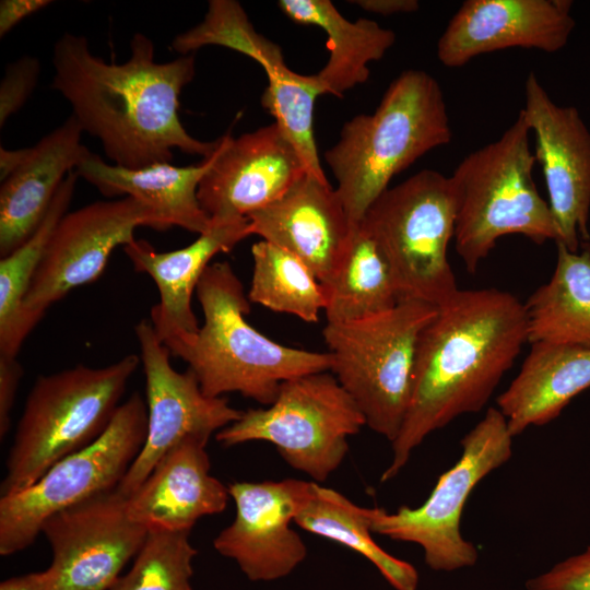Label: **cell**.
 <instances>
[{"label": "cell", "mask_w": 590, "mask_h": 590, "mask_svg": "<svg viewBox=\"0 0 590 590\" xmlns=\"http://www.w3.org/2000/svg\"><path fill=\"white\" fill-rule=\"evenodd\" d=\"M123 63L93 55L84 36L64 33L55 44L51 87L71 105L83 132L98 139L115 165L137 169L170 163L173 151L211 156L219 144L190 135L179 118L182 88L196 74L193 54L156 62L142 33Z\"/></svg>", "instance_id": "obj_1"}, {"label": "cell", "mask_w": 590, "mask_h": 590, "mask_svg": "<svg viewBox=\"0 0 590 590\" xmlns=\"http://www.w3.org/2000/svg\"><path fill=\"white\" fill-rule=\"evenodd\" d=\"M528 342L524 304L497 288L458 290L424 329L392 458V480L413 450L458 416L481 411Z\"/></svg>", "instance_id": "obj_2"}, {"label": "cell", "mask_w": 590, "mask_h": 590, "mask_svg": "<svg viewBox=\"0 0 590 590\" xmlns=\"http://www.w3.org/2000/svg\"><path fill=\"white\" fill-rule=\"evenodd\" d=\"M446 101L437 80L406 70L386 90L371 115H357L324 153L343 208L355 226L390 180L427 152L451 141Z\"/></svg>", "instance_id": "obj_3"}, {"label": "cell", "mask_w": 590, "mask_h": 590, "mask_svg": "<svg viewBox=\"0 0 590 590\" xmlns=\"http://www.w3.org/2000/svg\"><path fill=\"white\" fill-rule=\"evenodd\" d=\"M196 294L203 324L176 356L188 364L206 396L238 392L269 405L282 382L330 370L329 352L280 344L248 323L251 303L228 262L209 264Z\"/></svg>", "instance_id": "obj_4"}, {"label": "cell", "mask_w": 590, "mask_h": 590, "mask_svg": "<svg viewBox=\"0 0 590 590\" xmlns=\"http://www.w3.org/2000/svg\"><path fill=\"white\" fill-rule=\"evenodd\" d=\"M530 133L519 111L497 140L467 155L450 176L457 202L453 240L470 273L504 236L521 235L538 245L558 238L533 178Z\"/></svg>", "instance_id": "obj_5"}, {"label": "cell", "mask_w": 590, "mask_h": 590, "mask_svg": "<svg viewBox=\"0 0 590 590\" xmlns=\"http://www.w3.org/2000/svg\"><path fill=\"white\" fill-rule=\"evenodd\" d=\"M140 363V356L128 354L104 367L76 365L38 376L16 426L1 496L25 489L56 462L93 442L114 417Z\"/></svg>", "instance_id": "obj_6"}, {"label": "cell", "mask_w": 590, "mask_h": 590, "mask_svg": "<svg viewBox=\"0 0 590 590\" xmlns=\"http://www.w3.org/2000/svg\"><path fill=\"white\" fill-rule=\"evenodd\" d=\"M437 310L403 299L384 314L327 323L322 330L330 371L359 408L366 426L390 442L408 411L421 335Z\"/></svg>", "instance_id": "obj_7"}, {"label": "cell", "mask_w": 590, "mask_h": 590, "mask_svg": "<svg viewBox=\"0 0 590 590\" xmlns=\"http://www.w3.org/2000/svg\"><path fill=\"white\" fill-rule=\"evenodd\" d=\"M456 215L451 178L434 169L388 188L365 213L359 224L389 263L401 300L439 307L459 290L448 260Z\"/></svg>", "instance_id": "obj_8"}, {"label": "cell", "mask_w": 590, "mask_h": 590, "mask_svg": "<svg viewBox=\"0 0 590 590\" xmlns=\"http://www.w3.org/2000/svg\"><path fill=\"white\" fill-rule=\"evenodd\" d=\"M366 421L352 397L330 371L307 374L281 384L267 408L243 411L215 434L224 447L261 440L312 482L326 481L349 451V437Z\"/></svg>", "instance_id": "obj_9"}, {"label": "cell", "mask_w": 590, "mask_h": 590, "mask_svg": "<svg viewBox=\"0 0 590 590\" xmlns=\"http://www.w3.org/2000/svg\"><path fill=\"white\" fill-rule=\"evenodd\" d=\"M146 428V402L133 392L93 442L56 462L25 489L1 496L0 554L28 547L56 512L117 488L144 444Z\"/></svg>", "instance_id": "obj_10"}, {"label": "cell", "mask_w": 590, "mask_h": 590, "mask_svg": "<svg viewBox=\"0 0 590 590\" xmlns=\"http://www.w3.org/2000/svg\"><path fill=\"white\" fill-rule=\"evenodd\" d=\"M512 439L503 413L497 408L487 409L461 439L460 458L438 477L427 499L416 508L401 506L392 514L376 507L373 533L417 544L425 564L436 571L474 566L479 552L462 536V512L476 485L511 458Z\"/></svg>", "instance_id": "obj_11"}, {"label": "cell", "mask_w": 590, "mask_h": 590, "mask_svg": "<svg viewBox=\"0 0 590 590\" xmlns=\"http://www.w3.org/2000/svg\"><path fill=\"white\" fill-rule=\"evenodd\" d=\"M223 46L244 54L262 67L268 85L262 107L271 114L298 152L307 174L327 179L314 135V107L322 94L316 74L304 75L285 63L279 45L259 34L235 0H211L202 22L173 40L181 55L206 46Z\"/></svg>", "instance_id": "obj_12"}, {"label": "cell", "mask_w": 590, "mask_h": 590, "mask_svg": "<svg viewBox=\"0 0 590 590\" xmlns=\"http://www.w3.org/2000/svg\"><path fill=\"white\" fill-rule=\"evenodd\" d=\"M134 332L145 376L148 428L139 455L117 486L126 497L142 485L155 464L176 445L190 437L210 439L243 413L222 397L206 396L190 368L176 370L170 364L169 350L150 320L139 321Z\"/></svg>", "instance_id": "obj_13"}, {"label": "cell", "mask_w": 590, "mask_h": 590, "mask_svg": "<svg viewBox=\"0 0 590 590\" xmlns=\"http://www.w3.org/2000/svg\"><path fill=\"white\" fill-rule=\"evenodd\" d=\"M143 226L167 229L153 208L131 197L93 202L64 214L32 280L25 308L44 316L72 290L98 279L111 252L134 240V231Z\"/></svg>", "instance_id": "obj_14"}, {"label": "cell", "mask_w": 590, "mask_h": 590, "mask_svg": "<svg viewBox=\"0 0 590 590\" xmlns=\"http://www.w3.org/2000/svg\"><path fill=\"white\" fill-rule=\"evenodd\" d=\"M148 531L129 517L117 488L50 516L42 533L52 551V590H109Z\"/></svg>", "instance_id": "obj_15"}, {"label": "cell", "mask_w": 590, "mask_h": 590, "mask_svg": "<svg viewBox=\"0 0 590 590\" xmlns=\"http://www.w3.org/2000/svg\"><path fill=\"white\" fill-rule=\"evenodd\" d=\"M535 138L558 238L570 251L590 240V130L573 106L557 105L532 71L520 110Z\"/></svg>", "instance_id": "obj_16"}, {"label": "cell", "mask_w": 590, "mask_h": 590, "mask_svg": "<svg viewBox=\"0 0 590 590\" xmlns=\"http://www.w3.org/2000/svg\"><path fill=\"white\" fill-rule=\"evenodd\" d=\"M310 487L311 481L296 479L232 483L228 491L236 515L213 540L214 548L233 559L251 581L288 576L307 555L291 523Z\"/></svg>", "instance_id": "obj_17"}, {"label": "cell", "mask_w": 590, "mask_h": 590, "mask_svg": "<svg viewBox=\"0 0 590 590\" xmlns=\"http://www.w3.org/2000/svg\"><path fill=\"white\" fill-rule=\"evenodd\" d=\"M307 174L276 122L237 138H219L214 160L200 181L198 200L211 221L247 217L279 200Z\"/></svg>", "instance_id": "obj_18"}, {"label": "cell", "mask_w": 590, "mask_h": 590, "mask_svg": "<svg viewBox=\"0 0 590 590\" xmlns=\"http://www.w3.org/2000/svg\"><path fill=\"white\" fill-rule=\"evenodd\" d=\"M570 0H465L437 44L438 60L448 68L508 48L556 52L575 28Z\"/></svg>", "instance_id": "obj_19"}, {"label": "cell", "mask_w": 590, "mask_h": 590, "mask_svg": "<svg viewBox=\"0 0 590 590\" xmlns=\"http://www.w3.org/2000/svg\"><path fill=\"white\" fill-rule=\"evenodd\" d=\"M248 227L247 217L212 221L192 244L166 252L156 251L143 239L123 246L134 270L146 273L156 284L160 300L151 309L150 321L172 355L176 356L199 331L191 298L203 272L213 257L231 251L250 236Z\"/></svg>", "instance_id": "obj_20"}, {"label": "cell", "mask_w": 590, "mask_h": 590, "mask_svg": "<svg viewBox=\"0 0 590 590\" xmlns=\"http://www.w3.org/2000/svg\"><path fill=\"white\" fill-rule=\"evenodd\" d=\"M247 219L250 235L297 257L321 284L333 273L354 228L337 190L309 174Z\"/></svg>", "instance_id": "obj_21"}, {"label": "cell", "mask_w": 590, "mask_h": 590, "mask_svg": "<svg viewBox=\"0 0 590 590\" xmlns=\"http://www.w3.org/2000/svg\"><path fill=\"white\" fill-rule=\"evenodd\" d=\"M209 439L190 437L155 464L127 497L129 517L149 529L189 530L205 516L222 512L228 487L210 473Z\"/></svg>", "instance_id": "obj_22"}, {"label": "cell", "mask_w": 590, "mask_h": 590, "mask_svg": "<svg viewBox=\"0 0 590 590\" xmlns=\"http://www.w3.org/2000/svg\"><path fill=\"white\" fill-rule=\"evenodd\" d=\"M83 130L71 115L43 137L23 164L0 188V257L24 244L44 220L59 187L91 152L81 143Z\"/></svg>", "instance_id": "obj_23"}, {"label": "cell", "mask_w": 590, "mask_h": 590, "mask_svg": "<svg viewBox=\"0 0 590 590\" xmlns=\"http://www.w3.org/2000/svg\"><path fill=\"white\" fill-rule=\"evenodd\" d=\"M590 388V347L532 343L517 376L497 398L514 437L555 420Z\"/></svg>", "instance_id": "obj_24"}, {"label": "cell", "mask_w": 590, "mask_h": 590, "mask_svg": "<svg viewBox=\"0 0 590 590\" xmlns=\"http://www.w3.org/2000/svg\"><path fill=\"white\" fill-rule=\"evenodd\" d=\"M214 153L198 165L178 167L157 163L129 169L107 164L91 152L76 173L106 197H131L150 205L167 229L179 226L200 235L210 228L212 221L200 205L198 188L213 163Z\"/></svg>", "instance_id": "obj_25"}, {"label": "cell", "mask_w": 590, "mask_h": 590, "mask_svg": "<svg viewBox=\"0 0 590 590\" xmlns=\"http://www.w3.org/2000/svg\"><path fill=\"white\" fill-rule=\"evenodd\" d=\"M278 7L295 23L318 26L327 34L329 58L316 73L322 94L341 97L366 82L368 63L380 60L396 42L393 31L369 19L349 21L330 0H280Z\"/></svg>", "instance_id": "obj_26"}, {"label": "cell", "mask_w": 590, "mask_h": 590, "mask_svg": "<svg viewBox=\"0 0 590 590\" xmlns=\"http://www.w3.org/2000/svg\"><path fill=\"white\" fill-rule=\"evenodd\" d=\"M554 272L524 304L528 342L590 347V246L556 243Z\"/></svg>", "instance_id": "obj_27"}, {"label": "cell", "mask_w": 590, "mask_h": 590, "mask_svg": "<svg viewBox=\"0 0 590 590\" xmlns=\"http://www.w3.org/2000/svg\"><path fill=\"white\" fill-rule=\"evenodd\" d=\"M321 285L327 323L380 315L401 300L389 263L361 224L354 226L341 260Z\"/></svg>", "instance_id": "obj_28"}, {"label": "cell", "mask_w": 590, "mask_h": 590, "mask_svg": "<svg viewBox=\"0 0 590 590\" xmlns=\"http://www.w3.org/2000/svg\"><path fill=\"white\" fill-rule=\"evenodd\" d=\"M376 507H361L340 492L311 481L308 497L295 516L300 529L340 543L368 559L396 590H416L415 567L386 552L373 539Z\"/></svg>", "instance_id": "obj_29"}, {"label": "cell", "mask_w": 590, "mask_h": 590, "mask_svg": "<svg viewBox=\"0 0 590 590\" xmlns=\"http://www.w3.org/2000/svg\"><path fill=\"white\" fill-rule=\"evenodd\" d=\"M78 177L76 170L68 174L34 234L0 260V357L16 358L23 342L43 318L28 311L24 299L55 228L67 214Z\"/></svg>", "instance_id": "obj_30"}, {"label": "cell", "mask_w": 590, "mask_h": 590, "mask_svg": "<svg viewBox=\"0 0 590 590\" xmlns=\"http://www.w3.org/2000/svg\"><path fill=\"white\" fill-rule=\"evenodd\" d=\"M251 255L250 303L317 322L326 299L315 273L294 255L262 239L252 245Z\"/></svg>", "instance_id": "obj_31"}, {"label": "cell", "mask_w": 590, "mask_h": 590, "mask_svg": "<svg viewBox=\"0 0 590 590\" xmlns=\"http://www.w3.org/2000/svg\"><path fill=\"white\" fill-rule=\"evenodd\" d=\"M189 530L149 529L130 570L109 590H192L197 550Z\"/></svg>", "instance_id": "obj_32"}, {"label": "cell", "mask_w": 590, "mask_h": 590, "mask_svg": "<svg viewBox=\"0 0 590 590\" xmlns=\"http://www.w3.org/2000/svg\"><path fill=\"white\" fill-rule=\"evenodd\" d=\"M40 71L34 57H22L5 69L0 85V127L27 101L36 86Z\"/></svg>", "instance_id": "obj_33"}, {"label": "cell", "mask_w": 590, "mask_h": 590, "mask_svg": "<svg viewBox=\"0 0 590 590\" xmlns=\"http://www.w3.org/2000/svg\"><path fill=\"white\" fill-rule=\"evenodd\" d=\"M527 590H590V545L526 581Z\"/></svg>", "instance_id": "obj_34"}, {"label": "cell", "mask_w": 590, "mask_h": 590, "mask_svg": "<svg viewBox=\"0 0 590 590\" xmlns=\"http://www.w3.org/2000/svg\"><path fill=\"white\" fill-rule=\"evenodd\" d=\"M23 369L16 358L0 357V437L3 438L11 427L17 387Z\"/></svg>", "instance_id": "obj_35"}, {"label": "cell", "mask_w": 590, "mask_h": 590, "mask_svg": "<svg viewBox=\"0 0 590 590\" xmlns=\"http://www.w3.org/2000/svg\"><path fill=\"white\" fill-rule=\"evenodd\" d=\"M50 3L49 0H2L0 2V36L3 37L22 20Z\"/></svg>", "instance_id": "obj_36"}, {"label": "cell", "mask_w": 590, "mask_h": 590, "mask_svg": "<svg viewBox=\"0 0 590 590\" xmlns=\"http://www.w3.org/2000/svg\"><path fill=\"white\" fill-rule=\"evenodd\" d=\"M352 3L379 15L413 13L418 10L417 0H355Z\"/></svg>", "instance_id": "obj_37"}, {"label": "cell", "mask_w": 590, "mask_h": 590, "mask_svg": "<svg viewBox=\"0 0 590 590\" xmlns=\"http://www.w3.org/2000/svg\"><path fill=\"white\" fill-rule=\"evenodd\" d=\"M0 590H52L48 570L30 573L3 580Z\"/></svg>", "instance_id": "obj_38"}, {"label": "cell", "mask_w": 590, "mask_h": 590, "mask_svg": "<svg viewBox=\"0 0 590 590\" xmlns=\"http://www.w3.org/2000/svg\"><path fill=\"white\" fill-rule=\"evenodd\" d=\"M30 148L8 150L0 148V180L9 178L26 160Z\"/></svg>", "instance_id": "obj_39"}]
</instances>
